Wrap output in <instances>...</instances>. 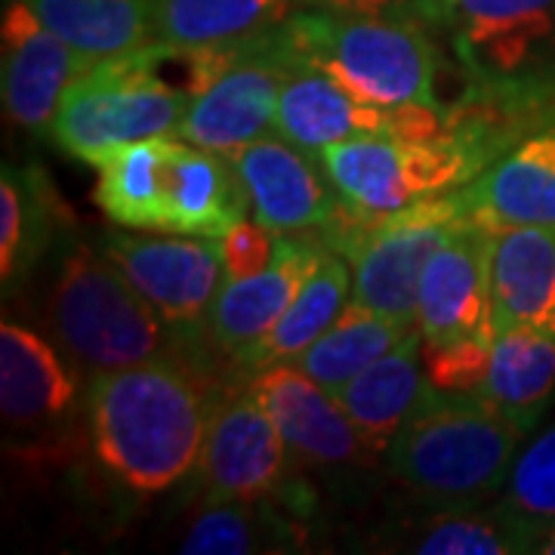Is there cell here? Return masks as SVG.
<instances>
[{"label":"cell","mask_w":555,"mask_h":555,"mask_svg":"<svg viewBox=\"0 0 555 555\" xmlns=\"http://www.w3.org/2000/svg\"><path fill=\"white\" fill-rule=\"evenodd\" d=\"M214 404L185 356L93 374L87 386L93 451L130 491L160 494L198 469Z\"/></svg>","instance_id":"6da1fadb"},{"label":"cell","mask_w":555,"mask_h":555,"mask_svg":"<svg viewBox=\"0 0 555 555\" xmlns=\"http://www.w3.org/2000/svg\"><path fill=\"white\" fill-rule=\"evenodd\" d=\"M448 31L463 100L485 102L521 130L555 115V0H433Z\"/></svg>","instance_id":"7a4b0ae2"},{"label":"cell","mask_w":555,"mask_h":555,"mask_svg":"<svg viewBox=\"0 0 555 555\" xmlns=\"http://www.w3.org/2000/svg\"><path fill=\"white\" fill-rule=\"evenodd\" d=\"M525 433L478 392L429 389L386 448L389 473L436 509H469L494 496Z\"/></svg>","instance_id":"3957f363"},{"label":"cell","mask_w":555,"mask_h":555,"mask_svg":"<svg viewBox=\"0 0 555 555\" xmlns=\"http://www.w3.org/2000/svg\"><path fill=\"white\" fill-rule=\"evenodd\" d=\"M294 56L327 72L371 105H441L436 93L438 50L408 13L309 10L281 20Z\"/></svg>","instance_id":"277c9868"},{"label":"cell","mask_w":555,"mask_h":555,"mask_svg":"<svg viewBox=\"0 0 555 555\" xmlns=\"http://www.w3.org/2000/svg\"><path fill=\"white\" fill-rule=\"evenodd\" d=\"M47 324L78 371L102 374L155 358L185 356L170 327L112 259L87 244L68 247L47 299Z\"/></svg>","instance_id":"5b68a950"},{"label":"cell","mask_w":555,"mask_h":555,"mask_svg":"<svg viewBox=\"0 0 555 555\" xmlns=\"http://www.w3.org/2000/svg\"><path fill=\"white\" fill-rule=\"evenodd\" d=\"M164 68L167 43L160 40L96 62L62 96L50 139L72 158L96 167L124 145L179 133L192 96L164 78Z\"/></svg>","instance_id":"8992f818"},{"label":"cell","mask_w":555,"mask_h":555,"mask_svg":"<svg viewBox=\"0 0 555 555\" xmlns=\"http://www.w3.org/2000/svg\"><path fill=\"white\" fill-rule=\"evenodd\" d=\"M466 219L456 192L429 195L392 214H356L337 207L324 225V244L352 262L356 302L416 327V294L426 262Z\"/></svg>","instance_id":"52a82bcc"},{"label":"cell","mask_w":555,"mask_h":555,"mask_svg":"<svg viewBox=\"0 0 555 555\" xmlns=\"http://www.w3.org/2000/svg\"><path fill=\"white\" fill-rule=\"evenodd\" d=\"M318 164L339 204L356 214H392L420 198L463 189L485 170L476 152L451 130L436 139L349 137L318 152Z\"/></svg>","instance_id":"ba28073f"},{"label":"cell","mask_w":555,"mask_h":555,"mask_svg":"<svg viewBox=\"0 0 555 555\" xmlns=\"http://www.w3.org/2000/svg\"><path fill=\"white\" fill-rule=\"evenodd\" d=\"M294 65L281 22L241 40L238 56L192 96L179 137L207 152L235 158L244 145L275 127L278 96Z\"/></svg>","instance_id":"9c48e42d"},{"label":"cell","mask_w":555,"mask_h":555,"mask_svg":"<svg viewBox=\"0 0 555 555\" xmlns=\"http://www.w3.org/2000/svg\"><path fill=\"white\" fill-rule=\"evenodd\" d=\"M179 339L182 352L207 337V315L225 281L222 247L210 238H145L108 232L100 247Z\"/></svg>","instance_id":"30bf717a"},{"label":"cell","mask_w":555,"mask_h":555,"mask_svg":"<svg viewBox=\"0 0 555 555\" xmlns=\"http://www.w3.org/2000/svg\"><path fill=\"white\" fill-rule=\"evenodd\" d=\"M291 451L275 416L254 392L217 398L198 460L201 491L207 503H254L281 496L287 488Z\"/></svg>","instance_id":"8fae6325"},{"label":"cell","mask_w":555,"mask_h":555,"mask_svg":"<svg viewBox=\"0 0 555 555\" xmlns=\"http://www.w3.org/2000/svg\"><path fill=\"white\" fill-rule=\"evenodd\" d=\"M3 105L22 130L50 137L62 96L100 60L75 50L50 31L25 0L3 10Z\"/></svg>","instance_id":"7c38bea8"},{"label":"cell","mask_w":555,"mask_h":555,"mask_svg":"<svg viewBox=\"0 0 555 555\" xmlns=\"http://www.w3.org/2000/svg\"><path fill=\"white\" fill-rule=\"evenodd\" d=\"M491 254L494 229L463 219L426 262L416 294L423 343L494 334L491 327Z\"/></svg>","instance_id":"4fadbf2b"},{"label":"cell","mask_w":555,"mask_h":555,"mask_svg":"<svg viewBox=\"0 0 555 555\" xmlns=\"http://www.w3.org/2000/svg\"><path fill=\"white\" fill-rule=\"evenodd\" d=\"M250 386L275 416L287 451L299 463L334 469L377 454L337 398L297 364H272L259 371Z\"/></svg>","instance_id":"5bb4252c"},{"label":"cell","mask_w":555,"mask_h":555,"mask_svg":"<svg viewBox=\"0 0 555 555\" xmlns=\"http://www.w3.org/2000/svg\"><path fill=\"white\" fill-rule=\"evenodd\" d=\"M324 250L327 247H321V241L281 235L269 269L238 281H222L207 315V339L214 349L241 364V358L275 327L297 299L299 287L315 272Z\"/></svg>","instance_id":"9a60e30c"},{"label":"cell","mask_w":555,"mask_h":555,"mask_svg":"<svg viewBox=\"0 0 555 555\" xmlns=\"http://www.w3.org/2000/svg\"><path fill=\"white\" fill-rule=\"evenodd\" d=\"M456 195L466 217L494 232L555 225V115L516 139Z\"/></svg>","instance_id":"2e32d148"},{"label":"cell","mask_w":555,"mask_h":555,"mask_svg":"<svg viewBox=\"0 0 555 555\" xmlns=\"http://www.w3.org/2000/svg\"><path fill=\"white\" fill-rule=\"evenodd\" d=\"M291 139L259 137L232 158L247 185L254 219L278 235L324 229L337 217V192Z\"/></svg>","instance_id":"e0dca14e"},{"label":"cell","mask_w":555,"mask_h":555,"mask_svg":"<svg viewBox=\"0 0 555 555\" xmlns=\"http://www.w3.org/2000/svg\"><path fill=\"white\" fill-rule=\"evenodd\" d=\"M247 185L225 155L201 145L164 142V185H160V232L222 238L247 219Z\"/></svg>","instance_id":"ac0fdd59"},{"label":"cell","mask_w":555,"mask_h":555,"mask_svg":"<svg viewBox=\"0 0 555 555\" xmlns=\"http://www.w3.org/2000/svg\"><path fill=\"white\" fill-rule=\"evenodd\" d=\"M78 386L50 339L3 321L0 324V411L20 436H47L68 423Z\"/></svg>","instance_id":"d6986e66"},{"label":"cell","mask_w":555,"mask_h":555,"mask_svg":"<svg viewBox=\"0 0 555 555\" xmlns=\"http://www.w3.org/2000/svg\"><path fill=\"white\" fill-rule=\"evenodd\" d=\"M494 337L518 327L555 334V225H506L491 254Z\"/></svg>","instance_id":"ffe728a7"},{"label":"cell","mask_w":555,"mask_h":555,"mask_svg":"<svg viewBox=\"0 0 555 555\" xmlns=\"http://www.w3.org/2000/svg\"><path fill=\"white\" fill-rule=\"evenodd\" d=\"M429 389L433 383L423 367V334L414 327L392 352L377 358L358 377L339 386L334 398L352 416L371 448L383 451Z\"/></svg>","instance_id":"44dd1931"},{"label":"cell","mask_w":555,"mask_h":555,"mask_svg":"<svg viewBox=\"0 0 555 555\" xmlns=\"http://www.w3.org/2000/svg\"><path fill=\"white\" fill-rule=\"evenodd\" d=\"M478 396L531 436L555 398V334L518 327L494 337Z\"/></svg>","instance_id":"7402d4cb"},{"label":"cell","mask_w":555,"mask_h":555,"mask_svg":"<svg viewBox=\"0 0 555 555\" xmlns=\"http://www.w3.org/2000/svg\"><path fill=\"white\" fill-rule=\"evenodd\" d=\"M62 204L40 167H3L0 177V278L16 287L60 235Z\"/></svg>","instance_id":"603a6c76"},{"label":"cell","mask_w":555,"mask_h":555,"mask_svg":"<svg viewBox=\"0 0 555 555\" xmlns=\"http://www.w3.org/2000/svg\"><path fill=\"white\" fill-rule=\"evenodd\" d=\"M346 297H349V259L327 247L315 272L306 278L297 299L287 306L281 321L241 358V371H250L257 377L259 371L272 364L297 361L349 306Z\"/></svg>","instance_id":"cb8c5ba5"},{"label":"cell","mask_w":555,"mask_h":555,"mask_svg":"<svg viewBox=\"0 0 555 555\" xmlns=\"http://www.w3.org/2000/svg\"><path fill=\"white\" fill-rule=\"evenodd\" d=\"M291 0H149L152 38L177 50L229 47L272 28Z\"/></svg>","instance_id":"d4e9b609"},{"label":"cell","mask_w":555,"mask_h":555,"mask_svg":"<svg viewBox=\"0 0 555 555\" xmlns=\"http://www.w3.org/2000/svg\"><path fill=\"white\" fill-rule=\"evenodd\" d=\"M411 331L414 327L352 299L337 321L291 364H297L302 374H309L318 386H324L334 396L339 386L358 377L377 358L392 352Z\"/></svg>","instance_id":"484cf974"},{"label":"cell","mask_w":555,"mask_h":555,"mask_svg":"<svg viewBox=\"0 0 555 555\" xmlns=\"http://www.w3.org/2000/svg\"><path fill=\"white\" fill-rule=\"evenodd\" d=\"M38 20L93 60H112L152 38L149 0H25Z\"/></svg>","instance_id":"4316f807"},{"label":"cell","mask_w":555,"mask_h":555,"mask_svg":"<svg viewBox=\"0 0 555 555\" xmlns=\"http://www.w3.org/2000/svg\"><path fill=\"white\" fill-rule=\"evenodd\" d=\"M167 137L124 145L96 164V204L102 214L127 229L160 232V185H164Z\"/></svg>","instance_id":"83f0119b"},{"label":"cell","mask_w":555,"mask_h":555,"mask_svg":"<svg viewBox=\"0 0 555 555\" xmlns=\"http://www.w3.org/2000/svg\"><path fill=\"white\" fill-rule=\"evenodd\" d=\"M302 543L294 518L278 516L262 500L254 503H207L189 534L182 537L185 555H254L281 553Z\"/></svg>","instance_id":"f1b7e54d"},{"label":"cell","mask_w":555,"mask_h":555,"mask_svg":"<svg viewBox=\"0 0 555 555\" xmlns=\"http://www.w3.org/2000/svg\"><path fill=\"white\" fill-rule=\"evenodd\" d=\"M540 531L525 518L513 516L503 503L448 509L423 534L416 537L411 553L420 555H518L537 553Z\"/></svg>","instance_id":"f546056e"},{"label":"cell","mask_w":555,"mask_h":555,"mask_svg":"<svg viewBox=\"0 0 555 555\" xmlns=\"http://www.w3.org/2000/svg\"><path fill=\"white\" fill-rule=\"evenodd\" d=\"M513 516L534 525L540 534L555 528V426L531 438L513 460L500 500Z\"/></svg>","instance_id":"4dcf8cb0"},{"label":"cell","mask_w":555,"mask_h":555,"mask_svg":"<svg viewBox=\"0 0 555 555\" xmlns=\"http://www.w3.org/2000/svg\"><path fill=\"white\" fill-rule=\"evenodd\" d=\"M494 349V334L451 339V343H423V367L429 383L441 392H478L488 377Z\"/></svg>","instance_id":"1f68e13d"},{"label":"cell","mask_w":555,"mask_h":555,"mask_svg":"<svg viewBox=\"0 0 555 555\" xmlns=\"http://www.w3.org/2000/svg\"><path fill=\"white\" fill-rule=\"evenodd\" d=\"M278 232L266 229L262 222L241 219L238 225H232L222 238V262H225V281H238V278L259 275L262 269H269V262L275 259Z\"/></svg>","instance_id":"d6a6232c"},{"label":"cell","mask_w":555,"mask_h":555,"mask_svg":"<svg viewBox=\"0 0 555 555\" xmlns=\"http://www.w3.org/2000/svg\"><path fill=\"white\" fill-rule=\"evenodd\" d=\"M309 10H334V13H408V0H291Z\"/></svg>","instance_id":"836d02e7"},{"label":"cell","mask_w":555,"mask_h":555,"mask_svg":"<svg viewBox=\"0 0 555 555\" xmlns=\"http://www.w3.org/2000/svg\"><path fill=\"white\" fill-rule=\"evenodd\" d=\"M537 553H540V555H555V528H550L546 534L540 537V543H537Z\"/></svg>","instance_id":"e575fe53"}]
</instances>
